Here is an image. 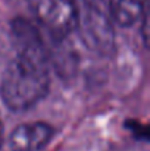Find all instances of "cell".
Listing matches in <instances>:
<instances>
[{"instance_id":"1","label":"cell","mask_w":150,"mask_h":151,"mask_svg":"<svg viewBox=\"0 0 150 151\" xmlns=\"http://www.w3.org/2000/svg\"><path fill=\"white\" fill-rule=\"evenodd\" d=\"M50 87L46 49L15 50L0 79V99L15 111H28L43 100Z\"/></svg>"},{"instance_id":"2","label":"cell","mask_w":150,"mask_h":151,"mask_svg":"<svg viewBox=\"0 0 150 151\" xmlns=\"http://www.w3.org/2000/svg\"><path fill=\"white\" fill-rule=\"evenodd\" d=\"M109 0H83L77 31L83 44L97 56H110L115 50V27Z\"/></svg>"},{"instance_id":"3","label":"cell","mask_w":150,"mask_h":151,"mask_svg":"<svg viewBox=\"0 0 150 151\" xmlns=\"http://www.w3.org/2000/svg\"><path fill=\"white\" fill-rule=\"evenodd\" d=\"M30 6L38 24L56 41L66 40L77 31L78 0H30Z\"/></svg>"},{"instance_id":"4","label":"cell","mask_w":150,"mask_h":151,"mask_svg":"<svg viewBox=\"0 0 150 151\" xmlns=\"http://www.w3.org/2000/svg\"><path fill=\"white\" fill-rule=\"evenodd\" d=\"M54 128L41 120L21 123L9 135L10 151H41L53 138Z\"/></svg>"},{"instance_id":"5","label":"cell","mask_w":150,"mask_h":151,"mask_svg":"<svg viewBox=\"0 0 150 151\" xmlns=\"http://www.w3.org/2000/svg\"><path fill=\"white\" fill-rule=\"evenodd\" d=\"M147 0H109V12L113 24L121 28H131L146 12Z\"/></svg>"},{"instance_id":"6","label":"cell","mask_w":150,"mask_h":151,"mask_svg":"<svg viewBox=\"0 0 150 151\" xmlns=\"http://www.w3.org/2000/svg\"><path fill=\"white\" fill-rule=\"evenodd\" d=\"M133 132H136L137 135H138V138H147V128L146 126H143L140 122H136V120H128L127 123H125Z\"/></svg>"},{"instance_id":"7","label":"cell","mask_w":150,"mask_h":151,"mask_svg":"<svg viewBox=\"0 0 150 151\" xmlns=\"http://www.w3.org/2000/svg\"><path fill=\"white\" fill-rule=\"evenodd\" d=\"M4 142V131H3V123H1V119H0V148Z\"/></svg>"}]
</instances>
